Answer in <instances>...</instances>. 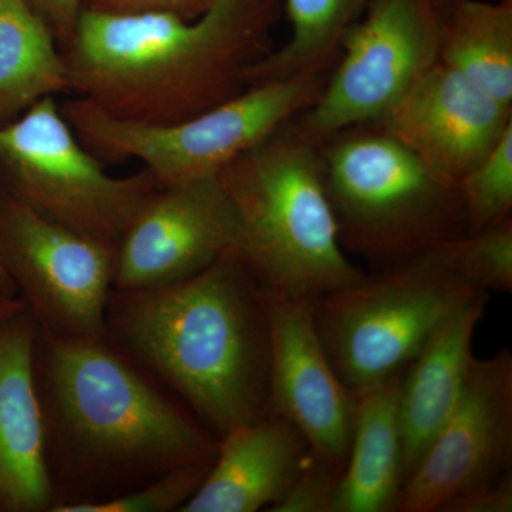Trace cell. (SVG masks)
Listing matches in <instances>:
<instances>
[{"mask_svg":"<svg viewBox=\"0 0 512 512\" xmlns=\"http://www.w3.org/2000/svg\"><path fill=\"white\" fill-rule=\"evenodd\" d=\"M116 247L43 217L0 191V265L43 332L106 336Z\"/></svg>","mask_w":512,"mask_h":512,"instance_id":"obj_10","label":"cell"},{"mask_svg":"<svg viewBox=\"0 0 512 512\" xmlns=\"http://www.w3.org/2000/svg\"><path fill=\"white\" fill-rule=\"evenodd\" d=\"M375 124L458 185L512 126V109L439 62Z\"/></svg>","mask_w":512,"mask_h":512,"instance_id":"obj_14","label":"cell"},{"mask_svg":"<svg viewBox=\"0 0 512 512\" xmlns=\"http://www.w3.org/2000/svg\"><path fill=\"white\" fill-rule=\"evenodd\" d=\"M35 380L55 507L119 497L217 457L220 437L107 336L39 330Z\"/></svg>","mask_w":512,"mask_h":512,"instance_id":"obj_1","label":"cell"},{"mask_svg":"<svg viewBox=\"0 0 512 512\" xmlns=\"http://www.w3.org/2000/svg\"><path fill=\"white\" fill-rule=\"evenodd\" d=\"M264 291L271 336L269 414L288 420L315 456L343 471L356 394L326 355L313 318L315 301Z\"/></svg>","mask_w":512,"mask_h":512,"instance_id":"obj_13","label":"cell"},{"mask_svg":"<svg viewBox=\"0 0 512 512\" xmlns=\"http://www.w3.org/2000/svg\"><path fill=\"white\" fill-rule=\"evenodd\" d=\"M320 153L346 252L387 268L467 232L458 185L379 124L336 131L320 141Z\"/></svg>","mask_w":512,"mask_h":512,"instance_id":"obj_5","label":"cell"},{"mask_svg":"<svg viewBox=\"0 0 512 512\" xmlns=\"http://www.w3.org/2000/svg\"><path fill=\"white\" fill-rule=\"evenodd\" d=\"M308 441L275 414L242 424L220 437L204 483L180 512H256L274 507L309 456Z\"/></svg>","mask_w":512,"mask_h":512,"instance_id":"obj_16","label":"cell"},{"mask_svg":"<svg viewBox=\"0 0 512 512\" xmlns=\"http://www.w3.org/2000/svg\"><path fill=\"white\" fill-rule=\"evenodd\" d=\"M218 178L237 215L235 252L266 291L315 301L365 276L340 244L320 141L293 119Z\"/></svg>","mask_w":512,"mask_h":512,"instance_id":"obj_4","label":"cell"},{"mask_svg":"<svg viewBox=\"0 0 512 512\" xmlns=\"http://www.w3.org/2000/svg\"><path fill=\"white\" fill-rule=\"evenodd\" d=\"M220 0H83V9L111 15H171L194 20Z\"/></svg>","mask_w":512,"mask_h":512,"instance_id":"obj_26","label":"cell"},{"mask_svg":"<svg viewBox=\"0 0 512 512\" xmlns=\"http://www.w3.org/2000/svg\"><path fill=\"white\" fill-rule=\"evenodd\" d=\"M370 0H282L291 23V36L281 49L249 69L247 87L292 77L329 74L353 23Z\"/></svg>","mask_w":512,"mask_h":512,"instance_id":"obj_21","label":"cell"},{"mask_svg":"<svg viewBox=\"0 0 512 512\" xmlns=\"http://www.w3.org/2000/svg\"><path fill=\"white\" fill-rule=\"evenodd\" d=\"M403 372L356 394L348 458L332 512L397 511L406 480L399 419Z\"/></svg>","mask_w":512,"mask_h":512,"instance_id":"obj_18","label":"cell"},{"mask_svg":"<svg viewBox=\"0 0 512 512\" xmlns=\"http://www.w3.org/2000/svg\"><path fill=\"white\" fill-rule=\"evenodd\" d=\"M39 330L26 308L0 322V512H50L56 504L35 380Z\"/></svg>","mask_w":512,"mask_h":512,"instance_id":"obj_15","label":"cell"},{"mask_svg":"<svg viewBox=\"0 0 512 512\" xmlns=\"http://www.w3.org/2000/svg\"><path fill=\"white\" fill-rule=\"evenodd\" d=\"M512 473L468 488L441 505L439 512H511Z\"/></svg>","mask_w":512,"mask_h":512,"instance_id":"obj_27","label":"cell"},{"mask_svg":"<svg viewBox=\"0 0 512 512\" xmlns=\"http://www.w3.org/2000/svg\"><path fill=\"white\" fill-rule=\"evenodd\" d=\"M106 336L218 437L269 414L265 291L235 251L178 284L111 292Z\"/></svg>","mask_w":512,"mask_h":512,"instance_id":"obj_3","label":"cell"},{"mask_svg":"<svg viewBox=\"0 0 512 512\" xmlns=\"http://www.w3.org/2000/svg\"><path fill=\"white\" fill-rule=\"evenodd\" d=\"M444 0H370L346 33L318 99L293 119L323 138L376 123L439 63Z\"/></svg>","mask_w":512,"mask_h":512,"instance_id":"obj_9","label":"cell"},{"mask_svg":"<svg viewBox=\"0 0 512 512\" xmlns=\"http://www.w3.org/2000/svg\"><path fill=\"white\" fill-rule=\"evenodd\" d=\"M444 2H446V5H447V3H448V2H451V0H444Z\"/></svg>","mask_w":512,"mask_h":512,"instance_id":"obj_31","label":"cell"},{"mask_svg":"<svg viewBox=\"0 0 512 512\" xmlns=\"http://www.w3.org/2000/svg\"><path fill=\"white\" fill-rule=\"evenodd\" d=\"M488 298L490 293H480L444 320L404 369L399 419L406 478L463 394L474 359V333L484 318Z\"/></svg>","mask_w":512,"mask_h":512,"instance_id":"obj_17","label":"cell"},{"mask_svg":"<svg viewBox=\"0 0 512 512\" xmlns=\"http://www.w3.org/2000/svg\"><path fill=\"white\" fill-rule=\"evenodd\" d=\"M417 261L456 276L485 292L512 291V218L431 245Z\"/></svg>","mask_w":512,"mask_h":512,"instance_id":"obj_22","label":"cell"},{"mask_svg":"<svg viewBox=\"0 0 512 512\" xmlns=\"http://www.w3.org/2000/svg\"><path fill=\"white\" fill-rule=\"evenodd\" d=\"M237 245V215L218 175L160 187L117 242L113 291L187 281Z\"/></svg>","mask_w":512,"mask_h":512,"instance_id":"obj_12","label":"cell"},{"mask_svg":"<svg viewBox=\"0 0 512 512\" xmlns=\"http://www.w3.org/2000/svg\"><path fill=\"white\" fill-rule=\"evenodd\" d=\"M23 308H25V305L20 301L19 296L6 292L5 289L0 286V322L22 311Z\"/></svg>","mask_w":512,"mask_h":512,"instance_id":"obj_29","label":"cell"},{"mask_svg":"<svg viewBox=\"0 0 512 512\" xmlns=\"http://www.w3.org/2000/svg\"><path fill=\"white\" fill-rule=\"evenodd\" d=\"M483 292L412 259L320 296L313 318L330 362L357 394L403 372L441 323Z\"/></svg>","mask_w":512,"mask_h":512,"instance_id":"obj_7","label":"cell"},{"mask_svg":"<svg viewBox=\"0 0 512 512\" xmlns=\"http://www.w3.org/2000/svg\"><path fill=\"white\" fill-rule=\"evenodd\" d=\"M512 353L471 362L466 386L404 481L397 511L439 512L454 495L510 473Z\"/></svg>","mask_w":512,"mask_h":512,"instance_id":"obj_11","label":"cell"},{"mask_svg":"<svg viewBox=\"0 0 512 512\" xmlns=\"http://www.w3.org/2000/svg\"><path fill=\"white\" fill-rule=\"evenodd\" d=\"M211 464L185 466L109 500L60 504L52 512H170L181 511L204 483Z\"/></svg>","mask_w":512,"mask_h":512,"instance_id":"obj_24","label":"cell"},{"mask_svg":"<svg viewBox=\"0 0 512 512\" xmlns=\"http://www.w3.org/2000/svg\"><path fill=\"white\" fill-rule=\"evenodd\" d=\"M52 30L60 50L72 42L83 10V0H28Z\"/></svg>","mask_w":512,"mask_h":512,"instance_id":"obj_28","label":"cell"},{"mask_svg":"<svg viewBox=\"0 0 512 512\" xmlns=\"http://www.w3.org/2000/svg\"><path fill=\"white\" fill-rule=\"evenodd\" d=\"M160 188L146 168L114 177L80 143L55 96L0 124V191L62 224L116 247Z\"/></svg>","mask_w":512,"mask_h":512,"instance_id":"obj_8","label":"cell"},{"mask_svg":"<svg viewBox=\"0 0 512 512\" xmlns=\"http://www.w3.org/2000/svg\"><path fill=\"white\" fill-rule=\"evenodd\" d=\"M439 62L512 109V0H451Z\"/></svg>","mask_w":512,"mask_h":512,"instance_id":"obj_20","label":"cell"},{"mask_svg":"<svg viewBox=\"0 0 512 512\" xmlns=\"http://www.w3.org/2000/svg\"><path fill=\"white\" fill-rule=\"evenodd\" d=\"M467 232L510 220L512 212V126L483 160L458 183Z\"/></svg>","mask_w":512,"mask_h":512,"instance_id":"obj_23","label":"cell"},{"mask_svg":"<svg viewBox=\"0 0 512 512\" xmlns=\"http://www.w3.org/2000/svg\"><path fill=\"white\" fill-rule=\"evenodd\" d=\"M342 471L312 451L288 493L269 512H332Z\"/></svg>","mask_w":512,"mask_h":512,"instance_id":"obj_25","label":"cell"},{"mask_svg":"<svg viewBox=\"0 0 512 512\" xmlns=\"http://www.w3.org/2000/svg\"><path fill=\"white\" fill-rule=\"evenodd\" d=\"M0 286H2L6 292L12 293V295H16L15 286H13L12 282L9 281L8 275H6L5 271H3L2 265H0Z\"/></svg>","mask_w":512,"mask_h":512,"instance_id":"obj_30","label":"cell"},{"mask_svg":"<svg viewBox=\"0 0 512 512\" xmlns=\"http://www.w3.org/2000/svg\"><path fill=\"white\" fill-rule=\"evenodd\" d=\"M67 92V67L52 30L28 0H0V124Z\"/></svg>","mask_w":512,"mask_h":512,"instance_id":"obj_19","label":"cell"},{"mask_svg":"<svg viewBox=\"0 0 512 512\" xmlns=\"http://www.w3.org/2000/svg\"><path fill=\"white\" fill-rule=\"evenodd\" d=\"M282 12V0H220L194 20L83 9L62 50L67 92L134 123L191 119L248 89Z\"/></svg>","mask_w":512,"mask_h":512,"instance_id":"obj_2","label":"cell"},{"mask_svg":"<svg viewBox=\"0 0 512 512\" xmlns=\"http://www.w3.org/2000/svg\"><path fill=\"white\" fill-rule=\"evenodd\" d=\"M328 74L248 87L234 99L174 124L117 119L76 97L60 109L80 143L101 163L138 160L160 187L217 177L315 103Z\"/></svg>","mask_w":512,"mask_h":512,"instance_id":"obj_6","label":"cell"}]
</instances>
